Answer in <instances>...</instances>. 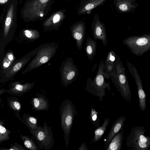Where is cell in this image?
Wrapping results in <instances>:
<instances>
[{
    "label": "cell",
    "mask_w": 150,
    "mask_h": 150,
    "mask_svg": "<svg viewBox=\"0 0 150 150\" xmlns=\"http://www.w3.org/2000/svg\"><path fill=\"white\" fill-rule=\"evenodd\" d=\"M109 77L122 98L130 102L132 94L124 67L118 54L116 55L115 65Z\"/></svg>",
    "instance_id": "obj_1"
},
{
    "label": "cell",
    "mask_w": 150,
    "mask_h": 150,
    "mask_svg": "<svg viewBox=\"0 0 150 150\" xmlns=\"http://www.w3.org/2000/svg\"><path fill=\"white\" fill-rule=\"evenodd\" d=\"M104 63L102 59L93 80L88 78L86 81V89L87 92L93 96L98 97L101 102L105 96L106 89L109 91H111L109 82L106 83L105 81V79H108L110 77L104 71Z\"/></svg>",
    "instance_id": "obj_2"
},
{
    "label": "cell",
    "mask_w": 150,
    "mask_h": 150,
    "mask_svg": "<svg viewBox=\"0 0 150 150\" xmlns=\"http://www.w3.org/2000/svg\"><path fill=\"white\" fill-rule=\"evenodd\" d=\"M58 47V44L54 42L39 45L35 55L22 74H24L48 62L55 55Z\"/></svg>",
    "instance_id": "obj_3"
},
{
    "label": "cell",
    "mask_w": 150,
    "mask_h": 150,
    "mask_svg": "<svg viewBox=\"0 0 150 150\" xmlns=\"http://www.w3.org/2000/svg\"><path fill=\"white\" fill-rule=\"evenodd\" d=\"M59 110L61 127L64 132V138L67 148L69 143L70 132L74 118L77 112L73 102L69 99L62 102Z\"/></svg>",
    "instance_id": "obj_4"
},
{
    "label": "cell",
    "mask_w": 150,
    "mask_h": 150,
    "mask_svg": "<svg viewBox=\"0 0 150 150\" xmlns=\"http://www.w3.org/2000/svg\"><path fill=\"white\" fill-rule=\"evenodd\" d=\"M18 0H11L4 6L0 16V23L3 25L4 36L6 37L13 32L17 23Z\"/></svg>",
    "instance_id": "obj_5"
},
{
    "label": "cell",
    "mask_w": 150,
    "mask_h": 150,
    "mask_svg": "<svg viewBox=\"0 0 150 150\" xmlns=\"http://www.w3.org/2000/svg\"><path fill=\"white\" fill-rule=\"evenodd\" d=\"M143 126L133 127L126 138V146L131 150H147L150 146V137L144 135Z\"/></svg>",
    "instance_id": "obj_6"
},
{
    "label": "cell",
    "mask_w": 150,
    "mask_h": 150,
    "mask_svg": "<svg viewBox=\"0 0 150 150\" xmlns=\"http://www.w3.org/2000/svg\"><path fill=\"white\" fill-rule=\"evenodd\" d=\"M122 42L133 54L141 56L150 49V34L128 36Z\"/></svg>",
    "instance_id": "obj_7"
},
{
    "label": "cell",
    "mask_w": 150,
    "mask_h": 150,
    "mask_svg": "<svg viewBox=\"0 0 150 150\" xmlns=\"http://www.w3.org/2000/svg\"><path fill=\"white\" fill-rule=\"evenodd\" d=\"M35 139L40 149L49 150L53 147L54 141L51 127L45 121L43 126H38L37 129L30 131Z\"/></svg>",
    "instance_id": "obj_8"
},
{
    "label": "cell",
    "mask_w": 150,
    "mask_h": 150,
    "mask_svg": "<svg viewBox=\"0 0 150 150\" xmlns=\"http://www.w3.org/2000/svg\"><path fill=\"white\" fill-rule=\"evenodd\" d=\"M62 84L67 87L71 84L79 74V70L71 57L66 58L62 62L59 69Z\"/></svg>",
    "instance_id": "obj_9"
},
{
    "label": "cell",
    "mask_w": 150,
    "mask_h": 150,
    "mask_svg": "<svg viewBox=\"0 0 150 150\" xmlns=\"http://www.w3.org/2000/svg\"><path fill=\"white\" fill-rule=\"evenodd\" d=\"M38 48L39 46L13 62L8 68L4 70L2 76V78L7 80L12 79L34 57Z\"/></svg>",
    "instance_id": "obj_10"
},
{
    "label": "cell",
    "mask_w": 150,
    "mask_h": 150,
    "mask_svg": "<svg viewBox=\"0 0 150 150\" xmlns=\"http://www.w3.org/2000/svg\"><path fill=\"white\" fill-rule=\"evenodd\" d=\"M126 62L128 70L134 79L137 86L140 109L142 111H144L146 106V95L143 89L142 81L134 65L127 60H126Z\"/></svg>",
    "instance_id": "obj_11"
},
{
    "label": "cell",
    "mask_w": 150,
    "mask_h": 150,
    "mask_svg": "<svg viewBox=\"0 0 150 150\" xmlns=\"http://www.w3.org/2000/svg\"><path fill=\"white\" fill-rule=\"evenodd\" d=\"M93 38L95 41L99 40L102 41L104 46L107 43V40L106 28L104 23L100 20L98 14L94 16L91 24Z\"/></svg>",
    "instance_id": "obj_12"
},
{
    "label": "cell",
    "mask_w": 150,
    "mask_h": 150,
    "mask_svg": "<svg viewBox=\"0 0 150 150\" xmlns=\"http://www.w3.org/2000/svg\"><path fill=\"white\" fill-rule=\"evenodd\" d=\"M70 30L72 36L76 41L77 47L79 50H81L85 34L84 23L81 22L76 24L71 27Z\"/></svg>",
    "instance_id": "obj_13"
},
{
    "label": "cell",
    "mask_w": 150,
    "mask_h": 150,
    "mask_svg": "<svg viewBox=\"0 0 150 150\" xmlns=\"http://www.w3.org/2000/svg\"><path fill=\"white\" fill-rule=\"evenodd\" d=\"M114 4L116 10L121 13L133 12L138 6L136 0H114Z\"/></svg>",
    "instance_id": "obj_14"
},
{
    "label": "cell",
    "mask_w": 150,
    "mask_h": 150,
    "mask_svg": "<svg viewBox=\"0 0 150 150\" xmlns=\"http://www.w3.org/2000/svg\"><path fill=\"white\" fill-rule=\"evenodd\" d=\"M126 118L124 115L119 117L112 125L109 132L105 139V149L114 137L123 128Z\"/></svg>",
    "instance_id": "obj_15"
},
{
    "label": "cell",
    "mask_w": 150,
    "mask_h": 150,
    "mask_svg": "<svg viewBox=\"0 0 150 150\" xmlns=\"http://www.w3.org/2000/svg\"><path fill=\"white\" fill-rule=\"evenodd\" d=\"M37 96L31 100L33 109L36 111L47 110L49 107L48 100L44 95L37 93Z\"/></svg>",
    "instance_id": "obj_16"
},
{
    "label": "cell",
    "mask_w": 150,
    "mask_h": 150,
    "mask_svg": "<svg viewBox=\"0 0 150 150\" xmlns=\"http://www.w3.org/2000/svg\"><path fill=\"white\" fill-rule=\"evenodd\" d=\"M124 138L123 128L114 137L105 150H121Z\"/></svg>",
    "instance_id": "obj_17"
},
{
    "label": "cell",
    "mask_w": 150,
    "mask_h": 150,
    "mask_svg": "<svg viewBox=\"0 0 150 150\" xmlns=\"http://www.w3.org/2000/svg\"><path fill=\"white\" fill-rule=\"evenodd\" d=\"M107 0H83L80 10L81 14L90 11L103 4Z\"/></svg>",
    "instance_id": "obj_18"
},
{
    "label": "cell",
    "mask_w": 150,
    "mask_h": 150,
    "mask_svg": "<svg viewBox=\"0 0 150 150\" xmlns=\"http://www.w3.org/2000/svg\"><path fill=\"white\" fill-rule=\"evenodd\" d=\"M116 55L113 50L109 51L104 63V71L109 76L110 74L113 70L115 65Z\"/></svg>",
    "instance_id": "obj_19"
},
{
    "label": "cell",
    "mask_w": 150,
    "mask_h": 150,
    "mask_svg": "<svg viewBox=\"0 0 150 150\" xmlns=\"http://www.w3.org/2000/svg\"><path fill=\"white\" fill-rule=\"evenodd\" d=\"M97 49L96 41L90 37L86 39L85 47L86 54L89 61L93 59L95 55Z\"/></svg>",
    "instance_id": "obj_20"
},
{
    "label": "cell",
    "mask_w": 150,
    "mask_h": 150,
    "mask_svg": "<svg viewBox=\"0 0 150 150\" xmlns=\"http://www.w3.org/2000/svg\"><path fill=\"white\" fill-rule=\"evenodd\" d=\"M35 84V82L22 84L16 82L12 83L10 90L15 93H23L32 89Z\"/></svg>",
    "instance_id": "obj_21"
},
{
    "label": "cell",
    "mask_w": 150,
    "mask_h": 150,
    "mask_svg": "<svg viewBox=\"0 0 150 150\" xmlns=\"http://www.w3.org/2000/svg\"><path fill=\"white\" fill-rule=\"evenodd\" d=\"M110 119L109 118H105L101 126L98 127L95 131L93 138L92 139L91 144L93 143H96L101 138L107 129V127L109 125Z\"/></svg>",
    "instance_id": "obj_22"
},
{
    "label": "cell",
    "mask_w": 150,
    "mask_h": 150,
    "mask_svg": "<svg viewBox=\"0 0 150 150\" xmlns=\"http://www.w3.org/2000/svg\"><path fill=\"white\" fill-rule=\"evenodd\" d=\"M23 35L27 40L29 41L35 40L40 37V33L37 30L25 29L22 31Z\"/></svg>",
    "instance_id": "obj_23"
},
{
    "label": "cell",
    "mask_w": 150,
    "mask_h": 150,
    "mask_svg": "<svg viewBox=\"0 0 150 150\" xmlns=\"http://www.w3.org/2000/svg\"><path fill=\"white\" fill-rule=\"evenodd\" d=\"M15 59L14 56L12 52L7 53L5 56L2 63V67L4 70L10 67Z\"/></svg>",
    "instance_id": "obj_24"
},
{
    "label": "cell",
    "mask_w": 150,
    "mask_h": 150,
    "mask_svg": "<svg viewBox=\"0 0 150 150\" xmlns=\"http://www.w3.org/2000/svg\"><path fill=\"white\" fill-rule=\"evenodd\" d=\"M21 137L24 141V144L27 148L31 150H37L38 147L35 142L27 136L21 135Z\"/></svg>",
    "instance_id": "obj_25"
},
{
    "label": "cell",
    "mask_w": 150,
    "mask_h": 150,
    "mask_svg": "<svg viewBox=\"0 0 150 150\" xmlns=\"http://www.w3.org/2000/svg\"><path fill=\"white\" fill-rule=\"evenodd\" d=\"M91 109L89 115V118L91 121L97 127H100L99 114L91 106Z\"/></svg>",
    "instance_id": "obj_26"
},
{
    "label": "cell",
    "mask_w": 150,
    "mask_h": 150,
    "mask_svg": "<svg viewBox=\"0 0 150 150\" xmlns=\"http://www.w3.org/2000/svg\"><path fill=\"white\" fill-rule=\"evenodd\" d=\"M26 124L30 129V131L36 129L37 126V119L36 117L29 116H28L26 120Z\"/></svg>",
    "instance_id": "obj_27"
},
{
    "label": "cell",
    "mask_w": 150,
    "mask_h": 150,
    "mask_svg": "<svg viewBox=\"0 0 150 150\" xmlns=\"http://www.w3.org/2000/svg\"><path fill=\"white\" fill-rule=\"evenodd\" d=\"M9 131L0 124V142L8 140Z\"/></svg>",
    "instance_id": "obj_28"
},
{
    "label": "cell",
    "mask_w": 150,
    "mask_h": 150,
    "mask_svg": "<svg viewBox=\"0 0 150 150\" xmlns=\"http://www.w3.org/2000/svg\"><path fill=\"white\" fill-rule=\"evenodd\" d=\"M10 105L13 110H18L21 108V105L19 102L16 100H11L10 102Z\"/></svg>",
    "instance_id": "obj_29"
},
{
    "label": "cell",
    "mask_w": 150,
    "mask_h": 150,
    "mask_svg": "<svg viewBox=\"0 0 150 150\" xmlns=\"http://www.w3.org/2000/svg\"><path fill=\"white\" fill-rule=\"evenodd\" d=\"M60 19V16L58 14H55L53 18V22L54 24H55L58 22Z\"/></svg>",
    "instance_id": "obj_30"
},
{
    "label": "cell",
    "mask_w": 150,
    "mask_h": 150,
    "mask_svg": "<svg viewBox=\"0 0 150 150\" xmlns=\"http://www.w3.org/2000/svg\"><path fill=\"white\" fill-rule=\"evenodd\" d=\"M78 150H88V149L86 144L85 142L83 143L79 147Z\"/></svg>",
    "instance_id": "obj_31"
},
{
    "label": "cell",
    "mask_w": 150,
    "mask_h": 150,
    "mask_svg": "<svg viewBox=\"0 0 150 150\" xmlns=\"http://www.w3.org/2000/svg\"><path fill=\"white\" fill-rule=\"evenodd\" d=\"M25 149L17 146H13L9 150H24Z\"/></svg>",
    "instance_id": "obj_32"
},
{
    "label": "cell",
    "mask_w": 150,
    "mask_h": 150,
    "mask_svg": "<svg viewBox=\"0 0 150 150\" xmlns=\"http://www.w3.org/2000/svg\"><path fill=\"white\" fill-rule=\"evenodd\" d=\"M11 0H0V6H3L6 5Z\"/></svg>",
    "instance_id": "obj_33"
},
{
    "label": "cell",
    "mask_w": 150,
    "mask_h": 150,
    "mask_svg": "<svg viewBox=\"0 0 150 150\" xmlns=\"http://www.w3.org/2000/svg\"><path fill=\"white\" fill-rule=\"evenodd\" d=\"M97 64L96 63L94 65V66H93V67L92 69V72H93L95 70V69H96V67L97 66Z\"/></svg>",
    "instance_id": "obj_34"
},
{
    "label": "cell",
    "mask_w": 150,
    "mask_h": 150,
    "mask_svg": "<svg viewBox=\"0 0 150 150\" xmlns=\"http://www.w3.org/2000/svg\"><path fill=\"white\" fill-rule=\"evenodd\" d=\"M49 0H40V1L42 3H46Z\"/></svg>",
    "instance_id": "obj_35"
}]
</instances>
